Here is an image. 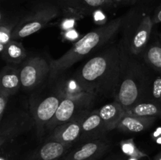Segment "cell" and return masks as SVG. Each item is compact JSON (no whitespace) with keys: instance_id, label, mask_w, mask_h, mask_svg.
Masks as SVG:
<instances>
[{"instance_id":"obj_1","label":"cell","mask_w":161,"mask_h":160,"mask_svg":"<svg viewBox=\"0 0 161 160\" xmlns=\"http://www.w3.org/2000/svg\"><path fill=\"white\" fill-rule=\"evenodd\" d=\"M122 69L120 45H108L90 58L75 72L74 78L89 93L114 97Z\"/></svg>"},{"instance_id":"obj_2","label":"cell","mask_w":161,"mask_h":160,"mask_svg":"<svg viewBox=\"0 0 161 160\" xmlns=\"http://www.w3.org/2000/svg\"><path fill=\"white\" fill-rule=\"evenodd\" d=\"M123 20L124 17H117L86 33L61 57L50 61V79H54L61 72L108 43L122 28Z\"/></svg>"},{"instance_id":"obj_3","label":"cell","mask_w":161,"mask_h":160,"mask_svg":"<svg viewBox=\"0 0 161 160\" xmlns=\"http://www.w3.org/2000/svg\"><path fill=\"white\" fill-rule=\"evenodd\" d=\"M122 69L119 84L115 93V100L121 104L124 110L142 100L149 84L144 67L129 53L122 42Z\"/></svg>"},{"instance_id":"obj_4","label":"cell","mask_w":161,"mask_h":160,"mask_svg":"<svg viewBox=\"0 0 161 160\" xmlns=\"http://www.w3.org/2000/svg\"><path fill=\"white\" fill-rule=\"evenodd\" d=\"M126 22V35L124 42H121L127 51L134 56H141L150 40L154 24L149 14L140 13L139 9L130 10L124 17Z\"/></svg>"},{"instance_id":"obj_5","label":"cell","mask_w":161,"mask_h":160,"mask_svg":"<svg viewBox=\"0 0 161 160\" xmlns=\"http://www.w3.org/2000/svg\"><path fill=\"white\" fill-rule=\"evenodd\" d=\"M61 12V9L55 2L38 3L29 12L20 17L14 30L12 39L17 40L38 32L57 18Z\"/></svg>"},{"instance_id":"obj_6","label":"cell","mask_w":161,"mask_h":160,"mask_svg":"<svg viewBox=\"0 0 161 160\" xmlns=\"http://www.w3.org/2000/svg\"><path fill=\"white\" fill-rule=\"evenodd\" d=\"M33 126L35 122L31 112L18 109L5 115L0 120V149L9 146Z\"/></svg>"},{"instance_id":"obj_7","label":"cell","mask_w":161,"mask_h":160,"mask_svg":"<svg viewBox=\"0 0 161 160\" xmlns=\"http://www.w3.org/2000/svg\"><path fill=\"white\" fill-rule=\"evenodd\" d=\"M95 97L92 94L79 98L63 97L56 113L47 126V131L50 132L58 125L70 122L83 115L89 112Z\"/></svg>"},{"instance_id":"obj_8","label":"cell","mask_w":161,"mask_h":160,"mask_svg":"<svg viewBox=\"0 0 161 160\" xmlns=\"http://www.w3.org/2000/svg\"><path fill=\"white\" fill-rule=\"evenodd\" d=\"M63 95L58 89L54 93L47 96L31 105V114L35 122L36 136L39 139L43 136L47 126L56 113Z\"/></svg>"},{"instance_id":"obj_9","label":"cell","mask_w":161,"mask_h":160,"mask_svg":"<svg viewBox=\"0 0 161 160\" xmlns=\"http://www.w3.org/2000/svg\"><path fill=\"white\" fill-rule=\"evenodd\" d=\"M21 87L25 90L36 89L50 74V63L42 56H32L23 61L20 68Z\"/></svg>"},{"instance_id":"obj_10","label":"cell","mask_w":161,"mask_h":160,"mask_svg":"<svg viewBox=\"0 0 161 160\" xmlns=\"http://www.w3.org/2000/svg\"><path fill=\"white\" fill-rule=\"evenodd\" d=\"M109 148L110 142L106 138L86 141L68 152L61 160H97Z\"/></svg>"},{"instance_id":"obj_11","label":"cell","mask_w":161,"mask_h":160,"mask_svg":"<svg viewBox=\"0 0 161 160\" xmlns=\"http://www.w3.org/2000/svg\"><path fill=\"white\" fill-rule=\"evenodd\" d=\"M90 112V111H89ZM89 112L80 117L58 125L53 129L46 141H55L64 144L72 145L74 143L80 141L82 133V121Z\"/></svg>"},{"instance_id":"obj_12","label":"cell","mask_w":161,"mask_h":160,"mask_svg":"<svg viewBox=\"0 0 161 160\" xmlns=\"http://www.w3.org/2000/svg\"><path fill=\"white\" fill-rule=\"evenodd\" d=\"M61 9H69L85 16L97 10L116 7L119 3L113 0H54Z\"/></svg>"},{"instance_id":"obj_13","label":"cell","mask_w":161,"mask_h":160,"mask_svg":"<svg viewBox=\"0 0 161 160\" xmlns=\"http://www.w3.org/2000/svg\"><path fill=\"white\" fill-rule=\"evenodd\" d=\"M72 145L55 141H46L42 145L30 152L23 160H61Z\"/></svg>"},{"instance_id":"obj_14","label":"cell","mask_w":161,"mask_h":160,"mask_svg":"<svg viewBox=\"0 0 161 160\" xmlns=\"http://www.w3.org/2000/svg\"><path fill=\"white\" fill-rule=\"evenodd\" d=\"M82 133L79 142L105 138L107 129L97 110L90 111L82 121Z\"/></svg>"},{"instance_id":"obj_15","label":"cell","mask_w":161,"mask_h":160,"mask_svg":"<svg viewBox=\"0 0 161 160\" xmlns=\"http://www.w3.org/2000/svg\"><path fill=\"white\" fill-rule=\"evenodd\" d=\"M21 87L20 68L11 65L5 66L0 72V91L13 96Z\"/></svg>"},{"instance_id":"obj_16","label":"cell","mask_w":161,"mask_h":160,"mask_svg":"<svg viewBox=\"0 0 161 160\" xmlns=\"http://www.w3.org/2000/svg\"><path fill=\"white\" fill-rule=\"evenodd\" d=\"M97 111L108 131L116 129L118 124L125 115L124 107L116 100L106 104L97 109Z\"/></svg>"},{"instance_id":"obj_17","label":"cell","mask_w":161,"mask_h":160,"mask_svg":"<svg viewBox=\"0 0 161 160\" xmlns=\"http://www.w3.org/2000/svg\"><path fill=\"white\" fill-rule=\"evenodd\" d=\"M157 119L154 117H140L125 113L116 129L125 133H140L152 126Z\"/></svg>"},{"instance_id":"obj_18","label":"cell","mask_w":161,"mask_h":160,"mask_svg":"<svg viewBox=\"0 0 161 160\" xmlns=\"http://www.w3.org/2000/svg\"><path fill=\"white\" fill-rule=\"evenodd\" d=\"M143 61L157 73L161 74V42L155 40L149 42L142 53Z\"/></svg>"},{"instance_id":"obj_19","label":"cell","mask_w":161,"mask_h":160,"mask_svg":"<svg viewBox=\"0 0 161 160\" xmlns=\"http://www.w3.org/2000/svg\"><path fill=\"white\" fill-rule=\"evenodd\" d=\"M0 53L4 61L14 64H20L27 57V51L23 44L14 39H12Z\"/></svg>"},{"instance_id":"obj_20","label":"cell","mask_w":161,"mask_h":160,"mask_svg":"<svg viewBox=\"0 0 161 160\" xmlns=\"http://www.w3.org/2000/svg\"><path fill=\"white\" fill-rule=\"evenodd\" d=\"M125 113L140 117L161 118V104L150 100H142L126 110Z\"/></svg>"},{"instance_id":"obj_21","label":"cell","mask_w":161,"mask_h":160,"mask_svg":"<svg viewBox=\"0 0 161 160\" xmlns=\"http://www.w3.org/2000/svg\"><path fill=\"white\" fill-rule=\"evenodd\" d=\"M0 52L12 40L13 32L20 17H9L1 11L0 14Z\"/></svg>"},{"instance_id":"obj_22","label":"cell","mask_w":161,"mask_h":160,"mask_svg":"<svg viewBox=\"0 0 161 160\" xmlns=\"http://www.w3.org/2000/svg\"><path fill=\"white\" fill-rule=\"evenodd\" d=\"M58 89L64 97L79 98V97H86L91 94L84 90V89L80 86V83L74 77L60 83Z\"/></svg>"},{"instance_id":"obj_23","label":"cell","mask_w":161,"mask_h":160,"mask_svg":"<svg viewBox=\"0 0 161 160\" xmlns=\"http://www.w3.org/2000/svg\"><path fill=\"white\" fill-rule=\"evenodd\" d=\"M145 94H148L146 100L157 102L161 104V74L157 73V76L149 79Z\"/></svg>"},{"instance_id":"obj_24","label":"cell","mask_w":161,"mask_h":160,"mask_svg":"<svg viewBox=\"0 0 161 160\" xmlns=\"http://www.w3.org/2000/svg\"><path fill=\"white\" fill-rule=\"evenodd\" d=\"M120 147L122 152L129 158H135L138 159L148 157L145 152L140 150L135 144L133 138L124 140L120 142Z\"/></svg>"},{"instance_id":"obj_25","label":"cell","mask_w":161,"mask_h":160,"mask_svg":"<svg viewBox=\"0 0 161 160\" xmlns=\"http://www.w3.org/2000/svg\"><path fill=\"white\" fill-rule=\"evenodd\" d=\"M9 97L10 96L9 94L3 92V91H0V120L5 115Z\"/></svg>"},{"instance_id":"obj_26","label":"cell","mask_w":161,"mask_h":160,"mask_svg":"<svg viewBox=\"0 0 161 160\" xmlns=\"http://www.w3.org/2000/svg\"><path fill=\"white\" fill-rule=\"evenodd\" d=\"M78 36H80V35L75 29L71 30V31H63V38L67 41L74 42L75 40V38H77Z\"/></svg>"},{"instance_id":"obj_27","label":"cell","mask_w":161,"mask_h":160,"mask_svg":"<svg viewBox=\"0 0 161 160\" xmlns=\"http://www.w3.org/2000/svg\"><path fill=\"white\" fill-rule=\"evenodd\" d=\"M152 18L154 25L161 23V4L156 8Z\"/></svg>"},{"instance_id":"obj_28","label":"cell","mask_w":161,"mask_h":160,"mask_svg":"<svg viewBox=\"0 0 161 160\" xmlns=\"http://www.w3.org/2000/svg\"><path fill=\"white\" fill-rule=\"evenodd\" d=\"M153 138L157 144H161V127L157 129L156 131L153 133Z\"/></svg>"},{"instance_id":"obj_29","label":"cell","mask_w":161,"mask_h":160,"mask_svg":"<svg viewBox=\"0 0 161 160\" xmlns=\"http://www.w3.org/2000/svg\"><path fill=\"white\" fill-rule=\"evenodd\" d=\"M0 160H10V154L6 148L1 149V158Z\"/></svg>"},{"instance_id":"obj_30","label":"cell","mask_w":161,"mask_h":160,"mask_svg":"<svg viewBox=\"0 0 161 160\" xmlns=\"http://www.w3.org/2000/svg\"><path fill=\"white\" fill-rule=\"evenodd\" d=\"M113 1L116 2L119 4H135L136 3H138L139 0H113Z\"/></svg>"},{"instance_id":"obj_31","label":"cell","mask_w":161,"mask_h":160,"mask_svg":"<svg viewBox=\"0 0 161 160\" xmlns=\"http://www.w3.org/2000/svg\"><path fill=\"white\" fill-rule=\"evenodd\" d=\"M154 160H161V152H160V153H158L157 155H156Z\"/></svg>"},{"instance_id":"obj_32","label":"cell","mask_w":161,"mask_h":160,"mask_svg":"<svg viewBox=\"0 0 161 160\" xmlns=\"http://www.w3.org/2000/svg\"><path fill=\"white\" fill-rule=\"evenodd\" d=\"M129 160H139V159H138V158H129Z\"/></svg>"},{"instance_id":"obj_33","label":"cell","mask_w":161,"mask_h":160,"mask_svg":"<svg viewBox=\"0 0 161 160\" xmlns=\"http://www.w3.org/2000/svg\"><path fill=\"white\" fill-rule=\"evenodd\" d=\"M159 37H160L161 39V34H159Z\"/></svg>"}]
</instances>
